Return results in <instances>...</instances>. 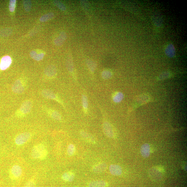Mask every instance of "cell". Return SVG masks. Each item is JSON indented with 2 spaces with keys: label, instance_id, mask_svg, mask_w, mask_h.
<instances>
[{
  "label": "cell",
  "instance_id": "cell-29",
  "mask_svg": "<svg viewBox=\"0 0 187 187\" xmlns=\"http://www.w3.org/2000/svg\"><path fill=\"white\" fill-rule=\"evenodd\" d=\"M24 187H36V183L33 180H31L26 183Z\"/></svg>",
  "mask_w": 187,
  "mask_h": 187
},
{
  "label": "cell",
  "instance_id": "cell-13",
  "mask_svg": "<svg viewBox=\"0 0 187 187\" xmlns=\"http://www.w3.org/2000/svg\"><path fill=\"white\" fill-rule=\"evenodd\" d=\"M80 135L86 141L92 144H96V141L94 138L90 135L89 133L82 131L80 132Z\"/></svg>",
  "mask_w": 187,
  "mask_h": 187
},
{
  "label": "cell",
  "instance_id": "cell-10",
  "mask_svg": "<svg viewBox=\"0 0 187 187\" xmlns=\"http://www.w3.org/2000/svg\"><path fill=\"white\" fill-rule=\"evenodd\" d=\"M110 173L115 176H119L122 173V169L120 166L117 165H112L110 166Z\"/></svg>",
  "mask_w": 187,
  "mask_h": 187
},
{
  "label": "cell",
  "instance_id": "cell-22",
  "mask_svg": "<svg viewBox=\"0 0 187 187\" xmlns=\"http://www.w3.org/2000/svg\"><path fill=\"white\" fill-rule=\"evenodd\" d=\"M88 67L90 71L94 72L95 71L96 68V64L93 61L91 60H88L86 61Z\"/></svg>",
  "mask_w": 187,
  "mask_h": 187
},
{
  "label": "cell",
  "instance_id": "cell-4",
  "mask_svg": "<svg viewBox=\"0 0 187 187\" xmlns=\"http://www.w3.org/2000/svg\"><path fill=\"white\" fill-rule=\"evenodd\" d=\"M25 85L21 80H17L12 86V91L16 94H22L25 91Z\"/></svg>",
  "mask_w": 187,
  "mask_h": 187
},
{
  "label": "cell",
  "instance_id": "cell-3",
  "mask_svg": "<svg viewBox=\"0 0 187 187\" xmlns=\"http://www.w3.org/2000/svg\"><path fill=\"white\" fill-rule=\"evenodd\" d=\"M31 137L30 133L25 132L22 133L17 136L15 140V142L16 145L21 146L28 142Z\"/></svg>",
  "mask_w": 187,
  "mask_h": 187
},
{
  "label": "cell",
  "instance_id": "cell-23",
  "mask_svg": "<svg viewBox=\"0 0 187 187\" xmlns=\"http://www.w3.org/2000/svg\"><path fill=\"white\" fill-rule=\"evenodd\" d=\"M112 73L109 70H104L102 73V77L105 80L109 79L112 77Z\"/></svg>",
  "mask_w": 187,
  "mask_h": 187
},
{
  "label": "cell",
  "instance_id": "cell-18",
  "mask_svg": "<svg viewBox=\"0 0 187 187\" xmlns=\"http://www.w3.org/2000/svg\"><path fill=\"white\" fill-rule=\"evenodd\" d=\"M48 112L51 117L55 120L60 121L62 119L60 114L57 111L49 110H48Z\"/></svg>",
  "mask_w": 187,
  "mask_h": 187
},
{
  "label": "cell",
  "instance_id": "cell-28",
  "mask_svg": "<svg viewBox=\"0 0 187 187\" xmlns=\"http://www.w3.org/2000/svg\"><path fill=\"white\" fill-rule=\"evenodd\" d=\"M67 67H68V71L70 72H72L73 71V65L72 61L71 59H69L68 63H67Z\"/></svg>",
  "mask_w": 187,
  "mask_h": 187
},
{
  "label": "cell",
  "instance_id": "cell-12",
  "mask_svg": "<svg viewBox=\"0 0 187 187\" xmlns=\"http://www.w3.org/2000/svg\"><path fill=\"white\" fill-rule=\"evenodd\" d=\"M141 153L142 156L144 158H147L150 156V145L147 144L143 145L141 147Z\"/></svg>",
  "mask_w": 187,
  "mask_h": 187
},
{
  "label": "cell",
  "instance_id": "cell-7",
  "mask_svg": "<svg viewBox=\"0 0 187 187\" xmlns=\"http://www.w3.org/2000/svg\"><path fill=\"white\" fill-rule=\"evenodd\" d=\"M41 94L43 97L46 98L54 100L62 104L57 96L51 90L47 89H44L41 92Z\"/></svg>",
  "mask_w": 187,
  "mask_h": 187
},
{
  "label": "cell",
  "instance_id": "cell-16",
  "mask_svg": "<svg viewBox=\"0 0 187 187\" xmlns=\"http://www.w3.org/2000/svg\"><path fill=\"white\" fill-rule=\"evenodd\" d=\"M74 174L71 172H68L64 173L62 175L63 180L66 182H71L74 179Z\"/></svg>",
  "mask_w": 187,
  "mask_h": 187
},
{
  "label": "cell",
  "instance_id": "cell-6",
  "mask_svg": "<svg viewBox=\"0 0 187 187\" xmlns=\"http://www.w3.org/2000/svg\"><path fill=\"white\" fill-rule=\"evenodd\" d=\"M103 132L107 137L110 138H113L115 136V133L112 125L107 122H105L103 124Z\"/></svg>",
  "mask_w": 187,
  "mask_h": 187
},
{
  "label": "cell",
  "instance_id": "cell-26",
  "mask_svg": "<svg viewBox=\"0 0 187 187\" xmlns=\"http://www.w3.org/2000/svg\"><path fill=\"white\" fill-rule=\"evenodd\" d=\"M54 5L61 10L65 11L66 10V7L63 3L58 1H54Z\"/></svg>",
  "mask_w": 187,
  "mask_h": 187
},
{
  "label": "cell",
  "instance_id": "cell-2",
  "mask_svg": "<svg viewBox=\"0 0 187 187\" xmlns=\"http://www.w3.org/2000/svg\"><path fill=\"white\" fill-rule=\"evenodd\" d=\"M33 102L30 100H26L23 102L16 115L20 116L28 115L31 111L33 107Z\"/></svg>",
  "mask_w": 187,
  "mask_h": 187
},
{
  "label": "cell",
  "instance_id": "cell-24",
  "mask_svg": "<svg viewBox=\"0 0 187 187\" xmlns=\"http://www.w3.org/2000/svg\"><path fill=\"white\" fill-rule=\"evenodd\" d=\"M76 151V148L74 145L71 144L67 148V153L68 155L72 156L74 154Z\"/></svg>",
  "mask_w": 187,
  "mask_h": 187
},
{
  "label": "cell",
  "instance_id": "cell-5",
  "mask_svg": "<svg viewBox=\"0 0 187 187\" xmlns=\"http://www.w3.org/2000/svg\"><path fill=\"white\" fill-rule=\"evenodd\" d=\"M22 173V169L18 165H14L11 169L10 172V176L13 180L18 179L21 176Z\"/></svg>",
  "mask_w": 187,
  "mask_h": 187
},
{
  "label": "cell",
  "instance_id": "cell-11",
  "mask_svg": "<svg viewBox=\"0 0 187 187\" xmlns=\"http://www.w3.org/2000/svg\"><path fill=\"white\" fill-rule=\"evenodd\" d=\"M107 165L105 163H100L96 164L93 168V171L96 173H100L106 170Z\"/></svg>",
  "mask_w": 187,
  "mask_h": 187
},
{
  "label": "cell",
  "instance_id": "cell-25",
  "mask_svg": "<svg viewBox=\"0 0 187 187\" xmlns=\"http://www.w3.org/2000/svg\"><path fill=\"white\" fill-rule=\"evenodd\" d=\"M23 5L25 10L29 12L31 10L32 7V2L30 1H24L23 2Z\"/></svg>",
  "mask_w": 187,
  "mask_h": 187
},
{
  "label": "cell",
  "instance_id": "cell-20",
  "mask_svg": "<svg viewBox=\"0 0 187 187\" xmlns=\"http://www.w3.org/2000/svg\"><path fill=\"white\" fill-rule=\"evenodd\" d=\"M81 101L84 110L85 112L86 113L87 112L89 106L88 101L86 95H83L82 96Z\"/></svg>",
  "mask_w": 187,
  "mask_h": 187
},
{
  "label": "cell",
  "instance_id": "cell-15",
  "mask_svg": "<svg viewBox=\"0 0 187 187\" xmlns=\"http://www.w3.org/2000/svg\"><path fill=\"white\" fill-rule=\"evenodd\" d=\"M67 37L66 34L64 32L61 33L59 36L54 41V43L55 45L59 46L62 45L65 41L66 40Z\"/></svg>",
  "mask_w": 187,
  "mask_h": 187
},
{
  "label": "cell",
  "instance_id": "cell-14",
  "mask_svg": "<svg viewBox=\"0 0 187 187\" xmlns=\"http://www.w3.org/2000/svg\"><path fill=\"white\" fill-rule=\"evenodd\" d=\"M107 183L102 180H96L92 181L89 185V187H107Z\"/></svg>",
  "mask_w": 187,
  "mask_h": 187
},
{
  "label": "cell",
  "instance_id": "cell-8",
  "mask_svg": "<svg viewBox=\"0 0 187 187\" xmlns=\"http://www.w3.org/2000/svg\"><path fill=\"white\" fill-rule=\"evenodd\" d=\"M11 63V59L10 57L5 56L3 57L0 63V68L2 71L5 70L10 66Z\"/></svg>",
  "mask_w": 187,
  "mask_h": 187
},
{
  "label": "cell",
  "instance_id": "cell-21",
  "mask_svg": "<svg viewBox=\"0 0 187 187\" xmlns=\"http://www.w3.org/2000/svg\"><path fill=\"white\" fill-rule=\"evenodd\" d=\"M54 15L53 13H49L44 15L41 17L40 20L41 22H45L53 18Z\"/></svg>",
  "mask_w": 187,
  "mask_h": 187
},
{
  "label": "cell",
  "instance_id": "cell-1",
  "mask_svg": "<svg viewBox=\"0 0 187 187\" xmlns=\"http://www.w3.org/2000/svg\"><path fill=\"white\" fill-rule=\"evenodd\" d=\"M48 152L45 145L40 144L35 145L32 150L31 156L33 159H45L48 155Z\"/></svg>",
  "mask_w": 187,
  "mask_h": 187
},
{
  "label": "cell",
  "instance_id": "cell-27",
  "mask_svg": "<svg viewBox=\"0 0 187 187\" xmlns=\"http://www.w3.org/2000/svg\"><path fill=\"white\" fill-rule=\"evenodd\" d=\"M16 4V0H11L10 1L9 10L11 12H13L15 9Z\"/></svg>",
  "mask_w": 187,
  "mask_h": 187
},
{
  "label": "cell",
  "instance_id": "cell-17",
  "mask_svg": "<svg viewBox=\"0 0 187 187\" xmlns=\"http://www.w3.org/2000/svg\"><path fill=\"white\" fill-rule=\"evenodd\" d=\"M30 55L31 58L33 59L39 61L43 59L45 54L43 53H37V51L33 50L30 52Z\"/></svg>",
  "mask_w": 187,
  "mask_h": 187
},
{
  "label": "cell",
  "instance_id": "cell-19",
  "mask_svg": "<svg viewBox=\"0 0 187 187\" xmlns=\"http://www.w3.org/2000/svg\"><path fill=\"white\" fill-rule=\"evenodd\" d=\"M124 98L123 94L120 92H116L114 94L113 96V100L115 103L121 102Z\"/></svg>",
  "mask_w": 187,
  "mask_h": 187
},
{
  "label": "cell",
  "instance_id": "cell-9",
  "mask_svg": "<svg viewBox=\"0 0 187 187\" xmlns=\"http://www.w3.org/2000/svg\"><path fill=\"white\" fill-rule=\"evenodd\" d=\"M45 75L48 77L52 78L57 74V69L54 65H50L46 67L45 71Z\"/></svg>",
  "mask_w": 187,
  "mask_h": 187
}]
</instances>
